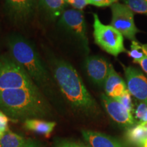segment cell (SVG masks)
Instances as JSON below:
<instances>
[{
  "label": "cell",
  "instance_id": "cell-1",
  "mask_svg": "<svg viewBox=\"0 0 147 147\" xmlns=\"http://www.w3.org/2000/svg\"><path fill=\"white\" fill-rule=\"evenodd\" d=\"M49 65L55 83L73 111L85 116L97 114V103L76 69L69 62L55 57L50 58Z\"/></svg>",
  "mask_w": 147,
  "mask_h": 147
},
{
  "label": "cell",
  "instance_id": "cell-2",
  "mask_svg": "<svg viewBox=\"0 0 147 147\" xmlns=\"http://www.w3.org/2000/svg\"><path fill=\"white\" fill-rule=\"evenodd\" d=\"M0 110L9 118L23 122L32 119H46L52 116L51 106L38 87L0 91Z\"/></svg>",
  "mask_w": 147,
  "mask_h": 147
},
{
  "label": "cell",
  "instance_id": "cell-3",
  "mask_svg": "<svg viewBox=\"0 0 147 147\" xmlns=\"http://www.w3.org/2000/svg\"><path fill=\"white\" fill-rule=\"evenodd\" d=\"M6 43L9 54L25 69L40 91L44 94H53L55 80L34 44L18 34L8 36Z\"/></svg>",
  "mask_w": 147,
  "mask_h": 147
},
{
  "label": "cell",
  "instance_id": "cell-4",
  "mask_svg": "<svg viewBox=\"0 0 147 147\" xmlns=\"http://www.w3.org/2000/svg\"><path fill=\"white\" fill-rule=\"evenodd\" d=\"M58 34L64 40L85 55L90 52L83 12L76 9L65 10L57 23Z\"/></svg>",
  "mask_w": 147,
  "mask_h": 147
},
{
  "label": "cell",
  "instance_id": "cell-5",
  "mask_svg": "<svg viewBox=\"0 0 147 147\" xmlns=\"http://www.w3.org/2000/svg\"><path fill=\"white\" fill-rule=\"evenodd\" d=\"M34 87H38L25 69L10 54L0 55V91Z\"/></svg>",
  "mask_w": 147,
  "mask_h": 147
},
{
  "label": "cell",
  "instance_id": "cell-6",
  "mask_svg": "<svg viewBox=\"0 0 147 147\" xmlns=\"http://www.w3.org/2000/svg\"><path fill=\"white\" fill-rule=\"evenodd\" d=\"M93 37L95 43L113 56L127 52L123 36L111 25L103 24L97 14H93Z\"/></svg>",
  "mask_w": 147,
  "mask_h": 147
},
{
  "label": "cell",
  "instance_id": "cell-7",
  "mask_svg": "<svg viewBox=\"0 0 147 147\" xmlns=\"http://www.w3.org/2000/svg\"><path fill=\"white\" fill-rule=\"evenodd\" d=\"M112 21L110 25L128 40H136L140 30L134 22V12L125 4L115 3L111 5Z\"/></svg>",
  "mask_w": 147,
  "mask_h": 147
},
{
  "label": "cell",
  "instance_id": "cell-8",
  "mask_svg": "<svg viewBox=\"0 0 147 147\" xmlns=\"http://www.w3.org/2000/svg\"><path fill=\"white\" fill-rule=\"evenodd\" d=\"M38 2V0H5V14L14 25H25L34 16Z\"/></svg>",
  "mask_w": 147,
  "mask_h": 147
},
{
  "label": "cell",
  "instance_id": "cell-9",
  "mask_svg": "<svg viewBox=\"0 0 147 147\" xmlns=\"http://www.w3.org/2000/svg\"><path fill=\"white\" fill-rule=\"evenodd\" d=\"M101 100L106 113L115 122L123 127H134L136 120L131 113L115 99L102 94Z\"/></svg>",
  "mask_w": 147,
  "mask_h": 147
},
{
  "label": "cell",
  "instance_id": "cell-10",
  "mask_svg": "<svg viewBox=\"0 0 147 147\" xmlns=\"http://www.w3.org/2000/svg\"><path fill=\"white\" fill-rule=\"evenodd\" d=\"M128 91L137 100L147 104V78L140 69L124 67Z\"/></svg>",
  "mask_w": 147,
  "mask_h": 147
},
{
  "label": "cell",
  "instance_id": "cell-11",
  "mask_svg": "<svg viewBox=\"0 0 147 147\" xmlns=\"http://www.w3.org/2000/svg\"><path fill=\"white\" fill-rule=\"evenodd\" d=\"M110 64L104 57L97 55L87 56L84 62V67L89 78L97 86H104Z\"/></svg>",
  "mask_w": 147,
  "mask_h": 147
},
{
  "label": "cell",
  "instance_id": "cell-12",
  "mask_svg": "<svg viewBox=\"0 0 147 147\" xmlns=\"http://www.w3.org/2000/svg\"><path fill=\"white\" fill-rule=\"evenodd\" d=\"M81 134L85 142L91 147H127L119 140L100 132L82 129Z\"/></svg>",
  "mask_w": 147,
  "mask_h": 147
},
{
  "label": "cell",
  "instance_id": "cell-13",
  "mask_svg": "<svg viewBox=\"0 0 147 147\" xmlns=\"http://www.w3.org/2000/svg\"><path fill=\"white\" fill-rule=\"evenodd\" d=\"M106 95L112 98H117L127 89V84L110 65L108 77L104 84Z\"/></svg>",
  "mask_w": 147,
  "mask_h": 147
},
{
  "label": "cell",
  "instance_id": "cell-14",
  "mask_svg": "<svg viewBox=\"0 0 147 147\" xmlns=\"http://www.w3.org/2000/svg\"><path fill=\"white\" fill-rule=\"evenodd\" d=\"M65 0H38V8L47 20L55 21L65 11Z\"/></svg>",
  "mask_w": 147,
  "mask_h": 147
},
{
  "label": "cell",
  "instance_id": "cell-15",
  "mask_svg": "<svg viewBox=\"0 0 147 147\" xmlns=\"http://www.w3.org/2000/svg\"><path fill=\"white\" fill-rule=\"evenodd\" d=\"M23 125L24 127L28 131L48 137L54 131L57 123L55 121H46L41 119H32L24 121Z\"/></svg>",
  "mask_w": 147,
  "mask_h": 147
},
{
  "label": "cell",
  "instance_id": "cell-16",
  "mask_svg": "<svg viewBox=\"0 0 147 147\" xmlns=\"http://www.w3.org/2000/svg\"><path fill=\"white\" fill-rule=\"evenodd\" d=\"M125 136L131 144L143 147L147 142V130L144 126L137 125L129 129L126 132Z\"/></svg>",
  "mask_w": 147,
  "mask_h": 147
},
{
  "label": "cell",
  "instance_id": "cell-17",
  "mask_svg": "<svg viewBox=\"0 0 147 147\" xmlns=\"http://www.w3.org/2000/svg\"><path fill=\"white\" fill-rule=\"evenodd\" d=\"M26 139L9 129L8 131L0 138V147H22Z\"/></svg>",
  "mask_w": 147,
  "mask_h": 147
},
{
  "label": "cell",
  "instance_id": "cell-18",
  "mask_svg": "<svg viewBox=\"0 0 147 147\" xmlns=\"http://www.w3.org/2000/svg\"><path fill=\"white\" fill-rule=\"evenodd\" d=\"M129 57L133 59L134 63L147 57V44H142L137 40L131 41L130 50L127 51Z\"/></svg>",
  "mask_w": 147,
  "mask_h": 147
},
{
  "label": "cell",
  "instance_id": "cell-19",
  "mask_svg": "<svg viewBox=\"0 0 147 147\" xmlns=\"http://www.w3.org/2000/svg\"><path fill=\"white\" fill-rule=\"evenodd\" d=\"M127 5L133 12L147 15V1L146 0H123Z\"/></svg>",
  "mask_w": 147,
  "mask_h": 147
},
{
  "label": "cell",
  "instance_id": "cell-20",
  "mask_svg": "<svg viewBox=\"0 0 147 147\" xmlns=\"http://www.w3.org/2000/svg\"><path fill=\"white\" fill-rule=\"evenodd\" d=\"M52 147H91L87 143L68 138H56Z\"/></svg>",
  "mask_w": 147,
  "mask_h": 147
},
{
  "label": "cell",
  "instance_id": "cell-21",
  "mask_svg": "<svg viewBox=\"0 0 147 147\" xmlns=\"http://www.w3.org/2000/svg\"><path fill=\"white\" fill-rule=\"evenodd\" d=\"M115 100L120 102L121 104H123L130 113H134V104L132 102L131 95L128 91V89H127L121 96L115 98Z\"/></svg>",
  "mask_w": 147,
  "mask_h": 147
},
{
  "label": "cell",
  "instance_id": "cell-22",
  "mask_svg": "<svg viewBox=\"0 0 147 147\" xmlns=\"http://www.w3.org/2000/svg\"><path fill=\"white\" fill-rule=\"evenodd\" d=\"M10 118L1 110H0V138L8 131Z\"/></svg>",
  "mask_w": 147,
  "mask_h": 147
},
{
  "label": "cell",
  "instance_id": "cell-23",
  "mask_svg": "<svg viewBox=\"0 0 147 147\" xmlns=\"http://www.w3.org/2000/svg\"><path fill=\"white\" fill-rule=\"evenodd\" d=\"M147 111V104H145L144 102H140L138 104L134 114H135V118L136 120L140 121L142 120L145 114H146Z\"/></svg>",
  "mask_w": 147,
  "mask_h": 147
},
{
  "label": "cell",
  "instance_id": "cell-24",
  "mask_svg": "<svg viewBox=\"0 0 147 147\" xmlns=\"http://www.w3.org/2000/svg\"><path fill=\"white\" fill-rule=\"evenodd\" d=\"M118 0H88L89 4L97 7H106L117 3Z\"/></svg>",
  "mask_w": 147,
  "mask_h": 147
},
{
  "label": "cell",
  "instance_id": "cell-25",
  "mask_svg": "<svg viewBox=\"0 0 147 147\" xmlns=\"http://www.w3.org/2000/svg\"><path fill=\"white\" fill-rule=\"evenodd\" d=\"M67 2L69 3L76 10L80 11H82V9L87 4H89L88 0H67Z\"/></svg>",
  "mask_w": 147,
  "mask_h": 147
},
{
  "label": "cell",
  "instance_id": "cell-26",
  "mask_svg": "<svg viewBox=\"0 0 147 147\" xmlns=\"http://www.w3.org/2000/svg\"><path fill=\"white\" fill-rule=\"evenodd\" d=\"M22 147H45L41 142L33 138H27Z\"/></svg>",
  "mask_w": 147,
  "mask_h": 147
},
{
  "label": "cell",
  "instance_id": "cell-27",
  "mask_svg": "<svg viewBox=\"0 0 147 147\" xmlns=\"http://www.w3.org/2000/svg\"><path fill=\"white\" fill-rule=\"evenodd\" d=\"M136 63L138 64V65L141 67L142 70L144 71L147 75V57L143 59L141 61H139L136 62Z\"/></svg>",
  "mask_w": 147,
  "mask_h": 147
},
{
  "label": "cell",
  "instance_id": "cell-28",
  "mask_svg": "<svg viewBox=\"0 0 147 147\" xmlns=\"http://www.w3.org/2000/svg\"><path fill=\"white\" fill-rule=\"evenodd\" d=\"M146 124H147V111L142 120L138 123V125H145Z\"/></svg>",
  "mask_w": 147,
  "mask_h": 147
},
{
  "label": "cell",
  "instance_id": "cell-29",
  "mask_svg": "<svg viewBox=\"0 0 147 147\" xmlns=\"http://www.w3.org/2000/svg\"><path fill=\"white\" fill-rule=\"evenodd\" d=\"M143 147H147V142L144 144V146H143Z\"/></svg>",
  "mask_w": 147,
  "mask_h": 147
},
{
  "label": "cell",
  "instance_id": "cell-30",
  "mask_svg": "<svg viewBox=\"0 0 147 147\" xmlns=\"http://www.w3.org/2000/svg\"><path fill=\"white\" fill-rule=\"evenodd\" d=\"M67 0H65V1H66V2H67Z\"/></svg>",
  "mask_w": 147,
  "mask_h": 147
},
{
  "label": "cell",
  "instance_id": "cell-31",
  "mask_svg": "<svg viewBox=\"0 0 147 147\" xmlns=\"http://www.w3.org/2000/svg\"><path fill=\"white\" fill-rule=\"evenodd\" d=\"M146 1H147V0H146Z\"/></svg>",
  "mask_w": 147,
  "mask_h": 147
}]
</instances>
